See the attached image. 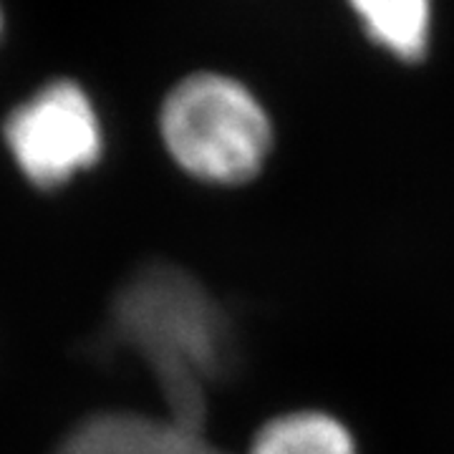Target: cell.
Returning <instances> with one entry per match:
<instances>
[{
    "instance_id": "cell-1",
    "label": "cell",
    "mask_w": 454,
    "mask_h": 454,
    "mask_svg": "<svg viewBox=\"0 0 454 454\" xmlns=\"http://www.w3.org/2000/svg\"><path fill=\"white\" fill-rule=\"evenodd\" d=\"M112 331L157 379L167 414L202 427L207 394L232 358L225 313L175 265H146L119 291Z\"/></svg>"
},
{
    "instance_id": "cell-2",
    "label": "cell",
    "mask_w": 454,
    "mask_h": 454,
    "mask_svg": "<svg viewBox=\"0 0 454 454\" xmlns=\"http://www.w3.org/2000/svg\"><path fill=\"white\" fill-rule=\"evenodd\" d=\"M160 137L184 175L230 187L262 169L273 146V124L245 83L217 71H200L164 97Z\"/></svg>"
},
{
    "instance_id": "cell-3",
    "label": "cell",
    "mask_w": 454,
    "mask_h": 454,
    "mask_svg": "<svg viewBox=\"0 0 454 454\" xmlns=\"http://www.w3.org/2000/svg\"><path fill=\"white\" fill-rule=\"evenodd\" d=\"M3 139L18 172L38 190L66 187L91 172L106 152L97 104L74 79L43 83L13 106Z\"/></svg>"
},
{
    "instance_id": "cell-4",
    "label": "cell",
    "mask_w": 454,
    "mask_h": 454,
    "mask_svg": "<svg viewBox=\"0 0 454 454\" xmlns=\"http://www.w3.org/2000/svg\"><path fill=\"white\" fill-rule=\"evenodd\" d=\"M53 454H227L205 437L202 427L169 414L104 411L66 434Z\"/></svg>"
},
{
    "instance_id": "cell-5",
    "label": "cell",
    "mask_w": 454,
    "mask_h": 454,
    "mask_svg": "<svg viewBox=\"0 0 454 454\" xmlns=\"http://www.w3.org/2000/svg\"><path fill=\"white\" fill-rule=\"evenodd\" d=\"M376 46L402 61H419L429 49L432 0H348Z\"/></svg>"
},
{
    "instance_id": "cell-6",
    "label": "cell",
    "mask_w": 454,
    "mask_h": 454,
    "mask_svg": "<svg viewBox=\"0 0 454 454\" xmlns=\"http://www.w3.org/2000/svg\"><path fill=\"white\" fill-rule=\"evenodd\" d=\"M250 454H358L343 424L325 411H288L260 427Z\"/></svg>"
},
{
    "instance_id": "cell-7",
    "label": "cell",
    "mask_w": 454,
    "mask_h": 454,
    "mask_svg": "<svg viewBox=\"0 0 454 454\" xmlns=\"http://www.w3.org/2000/svg\"><path fill=\"white\" fill-rule=\"evenodd\" d=\"M0 33H3V8H0Z\"/></svg>"
}]
</instances>
